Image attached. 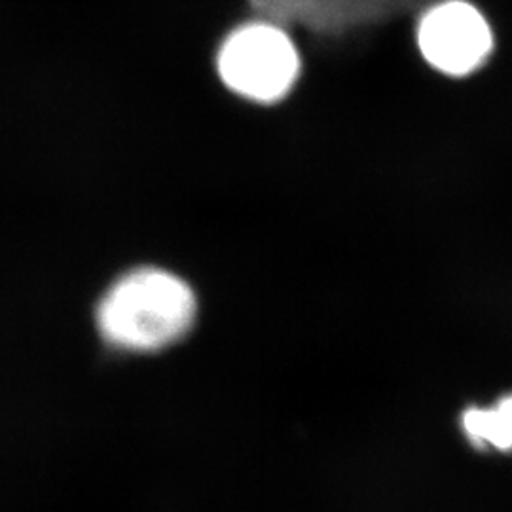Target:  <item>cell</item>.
Listing matches in <instances>:
<instances>
[{
    "mask_svg": "<svg viewBox=\"0 0 512 512\" xmlns=\"http://www.w3.org/2000/svg\"><path fill=\"white\" fill-rule=\"evenodd\" d=\"M258 18L321 38L348 37L418 12L425 0H247Z\"/></svg>",
    "mask_w": 512,
    "mask_h": 512,
    "instance_id": "4",
    "label": "cell"
},
{
    "mask_svg": "<svg viewBox=\"0 0 512 512\" xmlns=\"http://www.w3.org/2000/svg\"><path fill=\"white\" fill-rule=\"evenodd\" d=\"M217 73L230 92L270 105L293 90L300 54L285 29L258 19L241 25L220 44Z\"/></svg>",
    "mask_w": 512,
    "mask_h": 512,
    "instance_id": "2",
    "label": "cell"
},
{
    "mask_svg": "<svg viewBox=\"0 0 512 512\" xmlns=\"http://www.w3.org/2000/svg\"><path fill=\"white\" fill-rule=\"evenodd\" d=\"M196 311V294L183 277L156 266H137L116 275L103 289L93 325L112 351L148 355L183 340Z\"/></svg>",
    "mask_w": 512,
    "mask_h": 512,
    "instance_id": "1",
    "label": "cell"
},
{
    "mask_svg": "<svg viewBox=\"0 0 512 512\" xmlns=\"http://www.w3.org/2000/svg\"><path fill=\"white\" fill-rule=\"evenodd\" d=\"M467 435L497 450L512 448V395L492 408H473L463 416Z\"/></svg>",
    "mask_w": 512,
    "mask_h": 512,
    "instance_id": "5",
    "label": "cell"
},
{
    "mask_svg": "<svg viewBox=\"0 0 512 512\" xmlns=\"http://www.w3.org/2000/svg\"><path fill=\"white\" fill-rule=\"evenodd\" d=\"M416 40L421 57L446 76L475 73L494 50L488 19L467 0H444L423 10Z\"/></svg>",
    "mask_w": 512,
    "mask_h": 512,
    "instance_id": "3",
    "label": "cell"
}]
</instances>
